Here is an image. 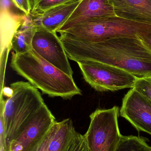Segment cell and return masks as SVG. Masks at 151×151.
<instances>
[{"mask_svg": "<svg viewBox=\"0 0 151 151\" xmlns=\"http://www.w3.org/2000/svg\"><path fill=\"white\" fill-rule=\"evenodd\" d=\"M68 58L110 65L137 77L151 76V52L139 38L121 37L87 42L60 36Z\"/></svg>", "mask_w": 151, "mask_h": 151, "instance_id": "6da1fadb", "label": "cell"}, {"mask_svg": "<svg viewBox=\"0 0 151 151\" xmlns=\"http://www.w3.org/2000/svg\"><path fill=\"white\" fill-rule=\"evenodd\" d=\"M12 54V69L43 94L66 99L82 95L73 76L50 63L33 50L23 54L13 52Z\"/></svg>", "mask_w": 151, "mask_h": 151, "instance_id": "7a4b0ae2", "label": "cell"}, {"mask_svg": "<svg viewBox=\"0 0 151 151\" xmlns=\"http://www.w3.org/2000/svg\"><path fill=\"white\" fill-rule=\"evenodd\" d=\"M59 33L60 36L87 42H98L113 38H139L151 34V25L117 17L86 19Z\"/></svg>", "mask_w": 151, "mask_h": 151, "instance_id": "3957f363", "label": "cell"}, {"mask_svg": "<svg viewBox=\"0 0 151 151\" xmlns=\"http://www.w3.org/2000/svg\"><path fill=\"white\" fill-rule=\"evenodd\" d=\"M10 88L12 90V95L6 99L3 112L5 151H9L12 142L45 104L38 89L30 83L16 82L11 84Z\"/></svg>", "mask_w": 151, "mask_h": 151, "instance_id": "277c9868", "label": "cell"}, {"mask_svg": "<svg viewBox=\"0 0 151 151\" xmlns=\"http://www.w3.org/2000/svg\"><path fill=\"white\" fill-rule=\"evenodd\" d=\"M119 109H98L90 114V124L84 135L88 151H116L122 135L119 128Z\"/></svg>", "mask_w": 151, "mask_h": 151, "instance_id": "5b68a950", "label": "cell"}, {"mask_svg": "<svg viewBox=\"0 0 151 151\" xmlns=\"http://www.w3.org/2000/svg\"><path fill=\"white\" fill-rule=\"evenodd\" d=\"M85 81L99 91L133 88L137 77L120 68L93 61L77 63Z\"/></svg>", "mask_w": 151, "mask_h": 151, "instance_id": "8992f818", "label": "cell"}, {"mask_svg": "<svg viewBox=\"0 0 151 151\" xmlns=\"http://www.w3.org/2000/svg\"><path fill=\"white\" fill-rule=\"evenodd\" d=\"M35 29L32 40L33 49L50 63L64 73L73 76V71L69 58L56 32Z\"/></svg>", "mask_w": 151, "mask_h": 151, "instance_id": "52a82bcc", "label": "cell"}, {"mask_svg": "<svg viewBox=\"0 0 151 151\" xmlns=\"http://www.w3.org/2000/svg\"><path fill=\"white\" fill-rule=\"evenodd\" d=\"M55 122V117L44 104L12 142L9 151H28L47 134Z\"/></svg>", "mask_w": 151, "mask_h": 151, "instance_id": "ba28073f", "label": "cell"}, {"mask_svg": "<svg viewBox=\"0 0 151 151\" xmlns=\"http://www.w3.org/2000/svg\"><path fill=\"white\" fill-rule=\"evenodd\" d=\"M120 113L138 131L151 135V102L134 89L124 96Z\"/></svg>", "mask_w": 151, "mask_h": 151, "instance_id": "9c48e42d", "label": "cell"}, {"mask_svg": "<svg viewBox=\"0 0 151 151\" xmlns=\"http://www.w3.org/2000/svg\"><path fill=\"white\" fill-rule=\"evenodd\" d=\"M111 0H82L74 11L57 29L62 32L86 19L116 16Z\"/></svg>", "mask_w": 151, "mask_h": 151, "instance_id": "30bf717a", "label": "cell"}, {"mask_svg": "<svg viewBox=\"0 0 151 151\" xmlns=\"http://www.w3.org/2000/svg\"><path fill=\"white\" fill-rule=\"evenodd\" d=\"M82 0H74L50 9L37 17L29 15L36 29L56 32L57 29L74 11Z\"/></svg>", "mask_w": 151, "mask_h": 151, "instance_id": "8fae6325", "label": "cell"}, {"mask_svg": "<svg viewBox=\"0 0 151 151\" xmlns=\"http://www.w3.org/2000/svg\"><path fill=\"white\" fill-rule=\"evenodd\" d=\"M117 17L151 25V0H111Z\"/></svg>", "mask_w": 151, "mask_h": 151, "instance_id": "7c38bea8", "label": "cell"}, {"mask_svg": "<svg viewBox=\"0 0 151 151\" xmlns=\"http://www.w3.org/2000/svg\"><path fill=\"white\" fill-rule=\"evenodd\" d=\"M25 14H15L7 7L1 8V52L12 49L14 35L26 19Z\"/></svg>", "mask_w": 151, "mask_h": 151, "instance_id": "4fadbf2b", "label": "cell"}, {"mask_svg": "<svg viewBox=\"0 0 151 151\" xmlns=\"http://www.w3.org/2000/svg\"><path fill=\"white\" fill-rule=\"evenodd\" d=\"M29 16L14 35L12 41V49L17 54H23L33 50L32 40L35 32Z\"/></svg>", "mask_w": 151, "mask_h": 151, "instance_id": "5bb4252c", "label": "cell"}, {"mask_svg": "<svg viewBox=\"0 0 151 151\" xmlns=\"http://www.w3.org/2000/svg\"><path fill=\"white\" fill-rule=\"evenodd\" d=\"M143 138L135 136H122L116 151H150Z\"/></svg>", "mask_w": 151, "mask_h": 151, "instance_id": "9a60e30c", "label": "cell"}, {"mask_svg": "<svg viewBox=\"0 0 151 151\" xmlns=\"http://www.w3.org/2000/svg\"><path fill=\"white\" fill-rule=\"evenodd\" d=\"M74 0H31L30 16L37 17L51 8Z\"/></svg>", "mask_w": 151, "mask_h": 151, "instance_id": "2e32d148", "label": "cell"}, {"mask_svg": "<svg viewBox=\"0 0 151 151\" xmlns=\"http://www.w3.org/2000/svg\"><path fill=\"white\" fill-rule=\"evenodd\" d=\"M133 89L151 102V76L137 77Z\"/></svg>", "mask_w": 151, "mask_h": 151, "instance_id": "e0dca14e", "label": "cell"}, {"mask_svg": "<svg viewBox=\"0 0 151 151\" xmlns=\"http://www.w3.org/2000/svg\"><path fill=\"white\" fill-rule=\"evenodd\" d=\"M66 151H88L84 135L76 131Z\"/></svg>", "mask_w": 151, "mask_h": 151, "instance_id": "ac0fdd59", "label": "cell"}, {"mask_svg": "<svg viewBox=\"0 0 151 151\" xmlns=\"http://www.w3.org/2000/svg\"><path fill=\"white\" fill-rule=\"evenodd\" d=\"M51 136V130L50 128L47 134L27 151H48Z\"/></svg>", "mask_w": 151, "mask_h": 151, "instance_id": "d6986e66", "label": "cell"}, {"mask_svg": "<svg viewBox=\"0 0 151 151\" xmlns=\"http://www.w3.org/2000/svg\"><path fill=\"white\" fill-rule=\"evenodd\" d=\"M12 1L17 8L26 16L30 15L32 11L31 0H12Z\"/></svg>", "mask_w": 151, "mask_h": 151, "instance_id": "ffe728a7", "label": "cell"}, {"mask_svg": "<svg viewBox=\"0 0 151 151\" xmlns=\"http://www.w3.org/2000/svg\"><path fill=\"white\" fill-rule=\"evenodd\" d=\"M140 39L151 52V34L141 36Z\"/></svg>", "mask_w": 151, "mask_h": 151, "instance_id": "44dd1931", "label": "cell"}, {"mask_svg": "<svg viewBox=\"0 0 151 151\" xmlns=\"http://www.w3.org/2000/svg\"></svg>", "mask_w": 151, "mask_h": 151, "instance_id": "7402d4cb", "label": "cell"}]
</instances>
